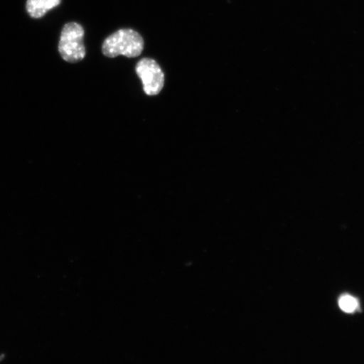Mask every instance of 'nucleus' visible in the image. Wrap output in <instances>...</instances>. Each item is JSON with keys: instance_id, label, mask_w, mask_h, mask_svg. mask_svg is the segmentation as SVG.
I'll return each mask as SVG.
<instances>
[{"instance_id": "1", "label": "nucleus", "mask_w": 364, "mask_h": 364, "mask_svg": "<svg viewBox=\"0 0 364 364\" xmlns=\"http://www.w3.org/2000/svg\"><path fill=\"white\" fill-rule=\"evenodd\" d=\"M144 39L136 31L121 29L104 41L102 53L107 58L139 57L144 50Z\"/></svg>"}, {"instance_id": "2", "label": "nucleus", "mask_w": 364, "mask_h": 364, "mask_svg": "<svg viewBox=\"0 0 364 364\" xmlns=\"http://www.w3.org/2000/svg\"><path fill=\"white\" fill-rule=\"evenodd\" d=\"M84 36V28L78 23L70 22L63 26L58 51L66 62L74 63L83 60L86 54Z\"/></svg>"}, {"instance_id": "3", "label": "nucleus", "mask_w": 364, "mask_h": 364, "mask_svg": "<svg viewBox=\"0 0 364 364\" xmlns=\"http://www.w3.org/2000/svg\"><path fill=\"white\" fill-rule=\"evenodd\" d=\"M136 73L142 81L146 95H157L161 93L165 85V75L156 60L143 58L136 65Z\"/></svg>"}, {"instance_id": "4", "label": "nucleus", "mask_w": 364, "mask_h": 364, "mask_svg": "<svg viewBox=\"0 0 364 364\" xmlns=\"http://www.w3.org/2000/svg\"><path fill=\"white\" fill-rule=\"evenodd\" d=\"M60 3L61 0H27L26 11L31 17L40 19Z\"/></svg>"}, {"instance_id": "5", "label": "nucleus", "mask_w": 364, "mask_h": 364, "mask_svg": "<svg viewBox=\"0 0 364 364\" xmlns=\"http://www.w3.org/2000/svg\"><path fill=\"white\" fill-rule=\"evenodd\" d=\"M359 304L357 299L351 295L345 294L341 296L339 299V306L341 311L346 313H353L357 311Z\"/></svg>"}]
</instances>
